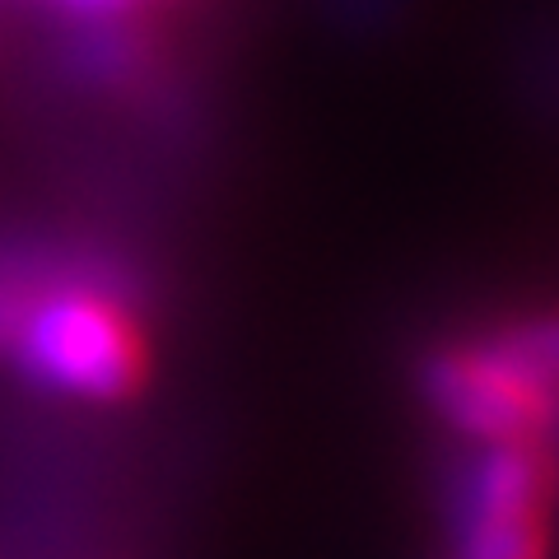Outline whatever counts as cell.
<instances>
[{
  "instance_id": "277c9868",
  "label": "cell",
  "mask_w": 559,
  "mask_h": 559,
  "mask_svg": "<svg viewBox=\"0 0 559 559\" xmlns=\"http://www.w3.org/2000/svg\"><path fill=\"white\" fill-rule=\"evenodd\" d=\"M489 349L527 382H536V388L550 392L559 382V318H540V322L518 326L509 336H499Z\"/></svg>"
},
{
  "instance_id": "7a4b0ae2",
  "label": "cell",
  "mask_w": 559,
  "mask_h": 559,
  "mask_svg": "<svg viewBox=\"0 0 559 559\" xmlns=\"http://www.w3.org/2000/svg\"><path fill=\"white\" fill-rule=\"evenodd\" d=\"M425 388L452 425L499 443H518L550 411V392L527 382L518 369H509L495 349L433 359L425 373Z\"/></svg>"
},
{
  "instance_id": "6da1fadb",
  "label": "cell",
  "mask_w": 559,
  "mask_h": 559,
  "mask_svg": "<svg viewBox=\"0 0 559 559\" xmlns=\"http://www.w3.org/2000/svg\"><path fill=\"white\" fill-rule=\"evenodd\" d=\"M14 345L33 378L80 396H121L140 373L131 326L90 294H51L20 312Z\"/></svg>"
},
{
  "instance_id": "5b68a950",
  "label": "cell",
  "mask_w": 559,
  "mask_h": 559,
  "mask_svg": "<svg viewBox=\"0 0 559 559\" xmlns=\"http://www.w3.org/2000/svg\"><path fill=\"white\" fill-rule=\"evenodd\" d=\"M70 5H90V10H98V5H117V0H70Z\"/></svg>"
},
{
  "instance_id": "3957f363",
  "label": "cell",
  "mask_w": 559,
  "mask_h": 559,
  "mask_svg": "<svg viewBox=\"0 0 559 559\" xmlns=\"http://www.w3.org/2000/svg\"><path fill=\"white\" fill-rule=\"evenodd\" d=\"M540 513H471L462 559H540Z\"/></svg>"
}]
</instances>
